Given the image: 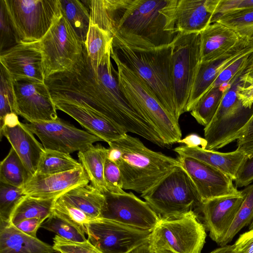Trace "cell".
<instances>
[{
  "mask_svg": "<svg viewBox=\"0 0 253 253\" xmlns=\"http://www.w3.org/2000/svg\"><path fill=\"white\" fill-rule=\"evenodd\" d=\"M177 0H127L113 37L135 47L170 44L177 35Z\"/></svg>",
  "mask_w": 253,
  "mask_h": 253,
  "instance_id": "1",
  "label": "cell"
},
{
  "mask_svg": "<svg viewBox=\"0 0 253 253\" xmlns=\"http://www.w3.org/2000/svg\"><path fill=\"white\" fill-rule=\"evenodd\" d=\"M171 43L142 48L130 46L113 37L112 49L123 63L148 84L164 108L178 122L173 86Z\"/></svg>",
  "mask_w": 253,
  "mask_h": 253,
  "instance_id": "2",
  "label": "cell"
},
{
  "mask_svg": "<svg viewBox=\"0 0 253 253\" xmlns=\"http://www.w3.org/2000/svg\"><path fill=\"white\" fill-rule=\"evenodd\" d=\"M123 153L120 169L123 189L142 194L151 188L175 167L177 158L147 147L140 140L127 133L113 141Z\"/></svg>",
  "mask_w": 253,
  "mask_h": 253,
  "instance_id": "3",
  "label": "cell"
},
{
  "mask_svg": "<svg viewBox=\"0 0 253 253\" xmlns=\"http://www.w3.org/2000/svg\"><path fill=\"white\" fill-rule=\"evenodd\" d=\"M111 57L117 65L119 87L126 99L153 125L166 146L177 143L182 136L178 122L164 108L148 84L121 62L112 46Z\"/></svg>",
  "mask_w": 253,
  "mask_h": 253,
  "instance_id": "4",
  "label": "cell"
},
{
  "mask_svg": "<svg viewBox=\"0 0 253 253\" xmlns=\"http://www.w3.org/2000/svg\"><path fill=\"white\" fill-rule=\"evenodd\" d=\"M141 197L160 218L195 211L202 204L196 186L180 165L142 193Z\"/></svg>",
  "mask_w": 253,
  "mask_h": 253,
  "instance_id": "5",
  "label": "cell"
},
{
  "mask_svg": "<svg viewBox=\"0 0 253 253\" xmlns=\"http://www.w3.org/2000/svg\"><path fill=\"white\" fill-rule=\"evenodd\" d=\"M17 43L41 41L62 16L60 0H2Z\"/></svg>",
  "mask_w": 253,
  "mask_h": 253,
  "instance_id": "6",
  "label": "cell"
},
{
  "mask_svg": "<svg viewBox=\"0 0 253 253\" xmlns=\"http://www.w3.org/2000/svg\"><path fill=\"white\" fill-rule=\"evenodd\" d=\"M205 226L194 211L160 218L152 231L149 243L152 250L176 253H200L205 243Z\"/></svg>",
  "mask_w": 253,
  "mask_h": 253,
  "instance_id": "7",
  "label": "cell"
},
{
  "mask_svg": "<svg viewBox=\"0 0 253 253\" xmlns=\"http://www.w3.org/2000/svg\"><path fill=\"white\" fill-rule=\"evenodd\" d=\"M239 83V78L225 92L215 115L204 127L207 150H218L237 140L253 113V107L246 108L238 97Z\"/></svg>",
  "mask_w": 253,
  "mask_h": 253,
  "instance_id": "8",
  "label": "cell"
},
{
  "mask_svg": "<svg viewBox=\"0 0 253 253\" xmlns=\"http://www.w3.org/2000/svg\"><path fill=\"white\" fill-rule=\"evenodd\" d=\"M173 80L177 117L186 112L201 63V34L178 33L172 43Z\"/></svg>",
  "mask_w": 253,
  "mask_h": 253,
  "instance_id": "9",
  "label": "cell"
},
{
  "mask_svg": "<svg viewBox=\"0 0 253 253\" xmlns=\"http://www.w3.org/2000/svg\"><path fill=\"white\" fill-rule=\"evenodd\" d=\"M45 79L71 69L81 57L84 43L63 16L40 41Z\"/></svg>",
  "mask_w": 253,
  "mask_h": 253,
  "instance_id": "10",
  "label": "cell"
},
{
  "mask_svg": "<svg viewBox=\"0 0 253 253\" xmlns=\"http://www.w3.org/2000/svg\"><path fill=\"white\" fill-rule=\"evenodd\" d=\"M151 232L99 218L85 224V234L101 253H129L148 242Z\"/></svg>",
  "mask_w": 253,
  "mask_h": 253,
  "instance_id": "11",
  "label": "cell"
},
{
  "mask_svg": "<svg viewBox=\"0 0 253 253\" xmlns=\"http://www.w3.org/2000/svg\"><path fill=\"white\" fill-rule=\"evenodd\" d=\"M25 125L38 137L45 150L70 154L103 141L96 135L58 117L54 121L30 122Z\"/></svg>",
  "mask_w": 253,
  "mask_h": 253,
  "instance_id": "12",
  "label": "cell"
},
{
  "mask_svg": "<svg viewBox=\"0 0 253 253\" xmlns=\"http://www.w3.org/2000/svg\"><path fill=\"white\" fill-rule=\"evenodd\" d=\"M105 203L100 217L142 230L152 231L160 218L145 201L132 192L103 193Z\"/></svg>",
  "mask_w": 253,
  "mask_h": 253,
  "instance_id": "13",
  "label": "cell"
},
{
  "mask_svg": "<svg viewBox=\"0 0 253 253\" xmlns=\"http://www.w3.org/2000/svg\"><path fill=\"white\" fill-rule=\"evenodd\" d=\"M15 113L28 122L51 121L58 117L44 82L24 79L13 81Z\"/></svg>",
  "mask_w": 253,
  "mask_h": 253,
  "instance_id": "14",
  "label": "cell"
},
{
  "mask_svg": "<svg viewBox=\"0 0 253 253\" xmlns=\"http://www.w3.org/2000/svg\"><path fill=\"white\" fill-rule=\"evenodd\" d=\"M177 159L196 186L202 203L215 198L242 194L233 179L220 170L189 157L178 156Z\"/></svg>",
  "mask_w": 253,
  "mask_h": 253,
  "instance_id": "15",
  "label": "cell"
},
{
  "mask_svg": "<svg viewBox=\"0 0 253 253\" xmlns=\"http://www.w3.org/2000/svg\"><path fill=\"white\" fill-rule=\"evenodd\" d=\"M0 61L13 81L29 79L44 82L40 41L17 43L0 52Z\"/></svg>",
  "mask_w": 253,
  "mask_h": 253,
  "instance_id": "16",
  "label": "cell"
},
{
  "mask_svg": "<svg viewBox=\"0 0 253 253\" xmlns=\"http://www.w3.org/2000/svg\"><path fill=\"white\" fill-rule=\"evenodd\" d=\"M57 110L66 113L88 132L108 144L123 137L126 133L102 114L72 99L52 97Z\"/></svg>",
  "mask_w": 253,
  "mask_h": 253,
  "instance_id": "17",
  "label": "cell"
},
{
  "mask_svg": "<svg viewBox=\"0 0 253 253\" xmlns=\"http://www.w3.org/2000/svg\"><path fill=\"white\" fill-rule=\"evenodd\" d=\"M253 52V39H242L218 58L201 63L192 87L186 112H190L200 98L207 92L219 75L241 57Z\"/></svg>",
  "mask_w": 253,
  "mask_h": 253,
  "instance_id": "18",
  "label": "cell"
},
{
  "mask_svg": "<svg viewBox=\"0 0 253 253\" xmlns=\"http://www.w3.org/2000/svg\"><path fill=\"white\" fill-rule=\"evenodd\" d=\"M240 195L227 196L210 199L202 203L200 210L202 212L205 227L211 238L220 245L244 199L242 190Z\"/></svg>",
  "mask_w": 253,
  "mask_h": 253,
  "instance_id": "19",
  "label": "cell"
},
{
  "mask_svg": "<svg viewBox=\"0 0 253 253\" xmlns=\"http://www.w3.org/2000/svg\"><path fill=\"white\" fill-rule=\"evenodd\" d=\"M82 166L66 172L33 175L22 187L24 195L41 198H56L78 186L88 184Z\"/></svg>",
  "mask_w": 253,
  "mask_h": 253,
  "instance_id": "20",
  "label": "cell"
},
{
  "mask_svg": "<svg viewBox=\"0 0 253 253\" xmlns=\"http://www.w3.org/2000/svg\"><path fill=\"white\" fill-rule=\"evenodd\" d=\"M220 0H177L175 28L181 34L201 33L211 24Z\"/></svg>",
  "mask_w": 253,
  "mask_h": 253,
  "instance_id": "21",
  "label": "cell"
},
{
  "mask_svg": "<svg viewBox=\"0 0 253 253\" xmlns=\"http://www.w3.org/2000/svg\"><path fill=\"white\" fill-rule=\"evenodd\" d=\"M0 136V139L2 136L6 138L27 170L34 175L45 149L32 131L20 122L14 126H3Z\"/></svg>",
  "mask_w": 253,
  "mask_h": 253,
  "instance_id": "22",
  "label": "cell"
},
{
  "mask_svg": "<svg viewBox=\"0 0 253 253\" xmlns=\"http://www.w3.org/2000/svg\"><path fill=\"white\" fill-rule=\"evenodd\" d=\"M200 34L201 63L218 58L243 39L230 28L216 22L211 23Z\"/></svg>",
  "mask_w": 253,
  "mask_h": 253,
  "instance_id": "23",
  "label": "cell"
},
{
  "mask_svg": "<svg viewBox=\"0 0 253 253\" xmlns=\"http://www.w3.org/2000/svg\"><path fill=\"white\" fill-rule=\"evenodd\" d=\"M173 150L178 156L192 158L220 170L233 181L247 158L243 152L236 149L232 152H220L199 147L190 148L183 145L175 147Z\"/></svg>",
  "mask_w": 253,
  "mask_h": 253,
  "instance_id": "24",
  "label": "cell"
},
{
  "mask_svg": "<svg viewBox=\"0 0 253 253\" xmlns=\"http://www.w3.org/2000/svg\"><path fill=\"white\" fill-rule=\"evenodd\" d=\"M52 246L0 221V253H53Z\"/></svg>",
  "mask_w": 253,
  "mask_h": 253,
  "instance_id": "25",
  "label": "cell"
},
{
  "mask_svg": "<svg viewBox=\"0 0 253 253\" xmlns=\"http://www.w3.org/2000/svg\"><path fill=\"white\" fill-rule=\"evenodd\" d=\"M59 197L85 214L91 221L100 217L105 203L104 195L88 184L74 187Z\"/></svg>",
  "mask_w": 253,
  "mask_h": 253,
  "instance_id": "26",
  "label": "cell"
},
{
  "mask_svg": "<svg viewBox=\"0 0 253 253\" xmlns=\"http://www.w3.org/2000/svg\"><path fill=\"white\" fill-rule=\"evenodd\" d=\"M107 153L108 148L100 144L92 145L78 153L79 160L91 184L102 193L107 191L104 177Z\"/></svg>",
  "mask_w": 253,
  "mask_h": 253,
  "instance_id": "27",
  "label": "cell"
},
{
  "mask_svg": "<svg viewBox=\"0 0 253 253\" xmlns=\"http://www.w3.org/2000/svg\"><path fill=\"white\" fill-rule=\"evenodd\" d=\"M90 22L97 25L113 36L115 26L121 16L127 0H87Z\"/></svg>",
  "mask_w": 253,
  "mask_h": 253,
  "instance_id": "28",
  "label": "cell"
},
{
  "mask_svg": "<svg viewBox=\"0 0 253 253\" xmlns=\"http://www.w3.org/2000/svg\"><path fill=\"white\" fill-rule=\"evenodd\" d=\"M56 198H41L25 195L14 210L10 223L14 224L25 219L34 218L45 220L51 214Z\"/></svg>",
  "mask_w": 253,
  "mask_h": 253,
  "instance_id": "29",
  "label": "cell"
},
{
  "mask_svg": "<svg viewBox=\"0 0 253 253\" xmlns=\"http://www.w3.org/2000/svg\"><path fill=\"white\" fill-rule=\"evenodd\" d=\"M113 40V37L110 32L90 23L84 44L93 68H98L105 54L111 49Z\"/></svg>",
  "mask_w": 253,
  "mask_h": 253,
  "instance_id": "30",
  "label": "cell"
},
{
  "mask_svg": "<svg viewBox=\"0 0 253 253\" xmlns=\"http://www.w3.org/2000/svg\"><path fill=\"white\" fill-rule=\"evenodd\" d=\"M60 1L62 16L84 44L90 23L88 8L82 0H60Z\"/></svg>",
  "mask_w": 253,
  "mask_h": 253,
  "instance_id": "31",
  "label": "cell"
},
{
  "mask_svg": "<svg viewBox=\"0 0 253 253\" xmlns=\"http://www.w3.org/2000/svg\"><path fill=\"white\" fill-rule=\"evenodd\" d=\"M32 176L14 149L11 147L0 163V182L22 188Z\"/></svg>",
  "mask_w": 253,
  "mask_h": 253,
  "instance_id": "32",
  "label": "cell"
},
{
  "mask_svg": "<svg viewBox=\"0 0 253 253\" xmlns=\"http://www.w3.org/2000/svg\"><path fill=\"white\" fill-rule=\"evenodd\" d=\"M81 166V164L69 154L45 149L36 174H52L62 173Z\"/></svg>",
  "mask_w": 253,
  "mask_h": 253,
  "instance_id": "33",
  "label": "cell"
},
{
  "mask_svg": "<svg viewBox=\"0 0 253 253\" xmlns=\"http://www.w3.org/2000/svg\"><path fill=\"white\" fill-rule=\"evenodd\" d=\"M228 89L222 87L212 88L197 102L190 111V114L199 124L205 127L210 123Z\"/></svg>",
  "mask_w": 253,
  "mask_h": 253,
  "instance_id": "34",
  "label": "cell"
},
{
  "mask_svg": "<svg viewBox=\"0 0 253 253\" xmlns=\"http://www.w3.org/2000/svg\"><path fill=\"white\" fill-rule=\"evenodd\" d=\"M244 199L235 218L220 246H224L230 243L235 236L244 227L253 220V184L242 190Z\"/></svg>",
  "mask_w": 253,
  "mask_h": 253,
  "instance_id": "35",
  "label": "cell"
},
{
  "mask_svg": "<svg viewBox=\"0 0 253 253\" xmlns=\"http://www.w3.org/2000/svg\"><path fill=\"white\" fill-rule=\"evenodd\" d=\"M41 227L54 232L58 236L69 241L81 242L87 240L84 232L52 212L42 223Z\"/></svg>",
  "mask_w": 253,
  "mask_h": 253,
  "instance_id": "36",
  "label": "cell"
},
{
  "mask_svg": "<svg viewBox=\"0 0 253 253\" xmlns=\"http://www.w3.org/2000/svg\"><path fill=\"white\" fill-rule=\"evenodd\" d=\"M218 22L235 32L242 39H253V10L239 14L221 16L211 22Z\"/></svg>",
  "mask_w": 253,
  "mask_h": 253,
  "instance_id": "37",
  "label": "cell"
},
{
  "mask_svg": "<svg viewBox=\"0 0 253 253\" xmlns=\"http://www.w3.org/2000/svg\"><path fill=\"white\" fill-rule=\"evenodd\" d=\"M52 212L71 223L84 234L85 224L91 221L85 214L59 196L54 201Z\"/></svg>",
  "mask_w": 253,
  "mask_h": 253,
  "instance_id": "38",
  "label": "cell"
},
{
  "mask_svg": "<svg viewBox=\"0 0 253 253\" xmlns=\"http://www.w3.org/2000/svg\"><path fill=\"white\" fill-rule=\"evenodd\" d=\"M24 196L22 188L0 182V221L10 223L14 210Z\"/></svg>",
  "mask_w": 253,
  "mask_h": 253,
  "instance_id": "39",
  "label": "cell"
},
{
  "mask_svg": "<svg viewBox=\"0 0 253 253\" xmlns=\"http://www.w3.org/2000/svg\"><path fill=\"white\" fill-rule=\"evenodd\" d=\"M0 121L8 114L15 113L13 80L0 64Z\"/></svg>",
  "mask_w": 253,
  "mask_h": 253,
  "instance_id": "40",
  "label": "cell"
},
{
  "mask_svg": "<svg viewBox=\"0 0 253 253\" xmlns=\"http://www.w3.org/2000/svg\"><path fill=\"white\" fill-rule=\"evenodd\" d=\"M53 247L55 252L65 253H101L87 239L84 242L67 240L56 235Z\"/></svg>",
  "mask_w": 253,
  "mask_h": 253,
  "instance_id": "41",
  "label": "cell"
},
{
  "mask_svg": "<svg viewBox=\"0 0 253 253\" xmlns=\"http://www.w3.org/2000/svg\"><path fill=\"white\" fill-rule=\"evenodd\" d=\"M252 10H253V0H220L212 20L221 16L235 15Z\"/></svg>",
  "mask_w": 253,
  "mask_h": 253,
  "instance_id": "42",
  "label": "cell"
},
{
  "mask_svg": "<svg viewBox=\"0 0 253 253\" xmlns=\"http://www.w3.org/2000/svg\"><path fill=\"white\" fill-rule=\"evenodd\" d=\"M104 177L106 189L115 194H124L122 174L119 167L107 159L104 171Z\"/></svg>",
  "mask_w": 253,
  "mask_h": 253,
  "instance_id": "43",
  "label": "cell"
},
{
  "mask_svg": "<svg viewBox=\"0 0 253 253\" xmlns=\"http://www.w3.org/2000/svg\"><path fill=\"white\" fill-rule=\"evenodd\" d=\"M0 2V52L17 44L15 34L2 0Z\"/></svg>",
  "mask_w": 253,
  "mask_h": 253,
  "instance_id": "44",
  "label": "cell"
},
{
  "mask_svg": "<svg viewBox=\"0 0 253 253\" xmlns=\"http://www.w3.org/2000/svg\"><path fill=\"white\" fill-rule=\"evenodd\" d=\"M236 150L243 152L247 157L253 155V113L236 140Z\"/></svg>",
  "mask_w": 253,
  "mask_h": 253,
  "instance_id": "45",
  "label": "cell"
},
{
  "mask_svg": "<svg viewBox=\"0 0 253 253\" xmlns=\"http://www.w3.org/2000/svg\"><path fill=\"white\" fill-rule=\"evenodd\" d=\"M234 181L237 188L246 187L253 181V155L245 159L237 173Z\"/></svg>",
  "mask_w": 253,
  "mask_h": 253,
  "instance_id": "46",
  "label": "cell"
},
{
  "mask_svg": "<svg viewBox=\"0 0 253 253\" xmlns=\"http://www.w3.org/2000/svg\"><path fill=\"white\" fill-rule=\"evenodd\" d=\"M233 246L236 253H253V229L240 235Z\"/></svg>",
  "mask_w": 253,
  "mask_h": 253,
  "instance_id": "47",
  "label": "cell"
},
{
  "mask_svg": "<svg viewBox=\"0 0 253 253\" xmlns=\"http://www.w3.org/2000/svg\"><path fill=\"white\" fill-rule=\"evenodd\" d=\"M44 220L39 218H29L22 220L13 225L15 227L24 233L37 238V232Z\"/></svg>",
  "mask_w": 253,
  "mask_h": 253,
  "instance_id": "48",
  "label": "cell"
},
{
  "mask_svg": "<svg viewBox=\"0 0 253 253\" xmlns=\"http://www.w3.org/2000/svg\"><path fill=\"white\" fill-rule=\"evenodd\" d=\"M237 93L239 99L244 107H253V84L245 85L240 81L237 87Z\"/></svg>",
  "mask_w": 253,
  "mask_h": 253,
  "instance_id": "49",
  "label": "cell"
},
{
  "mask_svg": "<svg viewBox=\"0 0 253 253\" xmlns=\"http://www.w3.org/2000/svg\"><path fill=\"white\" fill-rule=\"evenodd\" d=\"M177 143L184 144L190 148L201 147L206 149L207 146V141L196 133H191L186 136L184 138L179 140Z\"/></svg>",
  "mask_w": 253,
  "mask_h": 253,
  "instance_id": "50",
  "label": "cell"
},
{
  "mask_svg": "<svg viewBox=\"0 0 253 253\" xmlns=\"http://www.w3.org/2000/svg\"><path fill=\"white\" fill-rule=\"evenodd\" d=\"M17 115L15 113L7 114L2 120L0 121V130L4 126L12 127L17 125L20 122Z\"/></svg>",
  "mask_w": 253,
  "mask_h": 253,
  "instance_id": "51",
  "label": "cell"
},
{
  "mask_svg": "<svg viewBox=\"0 0 253 253\" xmlns=\"http://www.w3.org/2000/svg\"><path fill=\"white\" fill-rule=\"evenodd\" d=\"M240 80L243 85L253 84V62L244 71L240 77Z\"/></svg>",
  "mask_w": 253,
  "mask_h": 253,
  "instance_id": "52",
  "label": "cell"
},
{
  "mask_svg": "<svg viewBox=\"0 0 253 253\" xmlns=\"http://www.w3.org/2000/svg\"><path fill=\"white\" fill-rule=\"evenodd\" d=\"M129 253H154L149 241L134 249Z\"/></svg>",
  "mask_w": 253,
  "mask_h": 253,
  "instance_id": "53",
  "label": "cell"
},
{
  "mask_svg": "<svg viewBox=\"0 0 253 253\" xmlns=\"http://www.w3.org/2000/svg\"><path fill=\"white\" fill-rule=\"evenodd\" d=\"M210 253H236L233 245H225L217 248Z\"/></svg>",
  "mask_w": 253,
  "mask_h": 253,
  "instance_id": "54",
  "label": "cell"
},
{
  "mask_svg": "<svg viewBox=\"0 0 253 253\" xmlns=\"http://www.w3.org/2000/svg\"><path fill=\"white\" fill-rule=\"evenodd\" d=\"M154 253H176L172 251L168 250L159 249L153 251Z\"/></svg>",
  "mask_w": 253,
  "mask_h": 253,
  "instance_id": "55",
  "label": "cell"
},
{
  "mask_svg": "<svg viewBox=\"0 0 253 253\" xmlns=\"http://www.w3.org/2000/svg\"><path fill=\"white\" fill-rule=\"evenodd\" d=\"M253 229V220L251 223V224H250V226H249V230H252Z\"/></svg>",
  "mask_w": 253,
  "mask_h": 253,
  "instance_id": "56",
  "label": "cell"
},
{
  "mask_svg": "<svg viewBox=\"0 0 253 253\" xmlns=\"http://www.w3.org/2000/svg\"><path fill=\"white\" fill-rule=\"evenodd\" d=\"M57 253H62V252H56Z\"/></svg>",
  "mask_w": 253,
  "mask_h": 253,
  "instance_id": "57",
  "label": "cell"
}]
</instances>
